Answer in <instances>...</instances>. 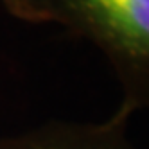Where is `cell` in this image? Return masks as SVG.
I'll use <instances>...</instances> for the list:
<instances>
[{"label": "cell", "mask_w": 149, "mask_h": 149, "mask_svg": "<svg viewBox=\"0 0 149 149\" xmlns=\"http://www.w3.org/2000/svg\"><path fill=\"white\" fill-rule=\"evenodd\" d=\"M131 117L119 104L104 120L52 119L22 133L0 136V149H138L127 131Z\"/></svg>", "instance_id": "cell-2"}, {"label": "cell", "mask_w": 149, "mask_h": 149, "mask_svg": "<svg viewBox=\"0 0 149 149\" xmlns=\"http://www.w3.org/2000/svg\"><path fill=\"white\" fill-rule=\"evenodd\" d=\"M27 24H54L95 45L122 90L120 106L149 110V0H0Z\"/></svg>", "instance_id": "cell-1"}]
</instances>
